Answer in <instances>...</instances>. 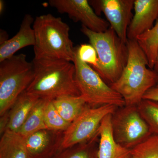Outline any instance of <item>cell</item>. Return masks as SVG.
I'll return each mask as SVG.
<instances>
[{
	"instance_id": "cell-18",
	"label": "cell",
	"mask_w": 158,
	"mask_h": 158,
	"mask_svg": "<svg viewBox=\"0 0 158 158\" xmlns=\"http://www.w3.org/2000/svg\"><path fill=\"white\" fill-rule=\"evenodd\" d=\"M49 100H51L39 99L18 132L27 138L33 133L47 129L44 121V111Z\"/></svg>"
},
{
	"instance_id": "cell-25",
	"label": "cell",
	"mask_w": 158,
	"mask_h": 158,
	"mask_svg": "<svg viewBox=\"0 0 158 158\" xmlns=\"http://www.w3.org/2000/svg\"><path fill=\"white\" fill-rule=\"evenodd\" d=\"M143 99L158 102V88L155 87L150 89L144 94Z\"/></svg>"
},
{
	"instance_id": "cell-3",
	"label": "cell",
	"mask_w": 158,
	"mask_h": 158,
	"mask_svg": "<svg viewBox=\"0 0 158 158\" xmlns=\"http://www.w3.org/2000/svg\"><path fill=\"white\" fill-rule=\"evenodd\" d=\"M34 58L60 59L73 62L75 48L69 36V26L60 17L42 15L34 19Z\"/></svg>"
},
{
	"instance_id": "cell-7",
	"label": "cell",
	"mask_w": 158,
	"mask_h": 158,
	"mask_svg": "<svg viewBox=\"0 0 158 158\" xmlns=\"http://www.w3.org/2000/svg\"><path fill=\"white\" fill-rule=\"evenodd\" d=\"M113 136L123 147L131 150L152 135L137 106H125L111 118Z\"/></svg>"
},
{
	"instance_id": "cell-2",
	"label": "cell",
	"mask_w": 158,
	"mask_h": 158,
	"mask_svg": "<svg viewBox=\"0 0 158 158\" xmlns=\"http://www.w3.org/2000/svg\"><path fill=\"white\" fill-rule=\"evenodd\" d=\"M127 63L116 82L109 85L124 99L125 106H138L144 94L156 87L158 74L148 67L147 57L137 40H128Z\"/></svg>"
},
{
	"instance_id": "cell-4",
	"label": "cell",
	"mask_w": 158,
	"mask_h": 158,
	"mask_svg": "<svg viewBox=\"0 0 158 158\" xmlns=\"http://www.w3.org/2000/svg\"><path fill=\"white\" fill-rule=\"evenodd\" d=\"M81 30L97 53L98 65L93 69L109 85L116 82L127 63V44L122 41L111 27L101 33L94 32L83 26Z\"/></svg>"
},
{
	"instance_id": "cell-22",
	"label": "cell",
	"mask_w": 158,
	"mask_h": 158,
	"mask_svg": "<svg viewBox=\"0 0 158 158\" xmlns=\"http://www.w3.org/2000/svg\"><path fill=\"white\" fill-rule=\"evenodd\" d=\"M44 121L47 129L61 131H65L71 124L60 115L52 100L48 102L44 109Z\"/></svg>"
},
{
	"instance_id": "cell-5",
	"label": "cell",
	"mask_w": 158,
	"mask_h": 158,
	"mask_svg": "<svg viewBox=\"0 0 158 158\" xmlns=\"http://www.w3.org/2000/svg\"><path fill=\"white\" fill-rule=\"evenodd\" d=\"M33 62L24 54L0 62V116L6 114L33 81Z\"/></svg>"
},
{
	"instance_id": "cell-19",
	"label": "cell",
	"mask_w": 158,
	"mask_h": 158,
	"mask_svg": "<svg viewBox=\"0 0 158 158\" xmlns=\"http://www.w3.org/2000/svg\"><path fill=\"white\" fill-rule=\"evenodd\" d=\"M98 131L87 141L63 148L52 158H98Z\"/></svg>"
},
{
	"instance_id": "cell-10",
	"label": "cell",
	"mask_w": 158,
	"mask_h": 158,
	"mask_svg": "<svg viewBox=\"0 0 158 158\" xmlns=\"http://www.w3.org/2000/svg\"><path fill=\"white\" fill-rule=\"evenodd\" d=\"M49 4L59 13L66 14L75 22L94 32H105L110 28L108 22L96 14L87 0H50Z\"/></svg>"
},
{
	"instance_id": "cell-27",
	"label": "cell",
	"mask_w": 158,
	"mask_h": 158,
	"mask_svg": "<svg viewBox=\"0 0 158 158\" xmlns=\"http://www.w3.org/2000/svg\"><path fill=\"white\" fill-rule=\"evenodd\" d=\"M5 9V2L3 0L0 1V14H2L3 13Z\"/></svg>"
},
{
	"instance_id": "cell-17",
	"label": "cell",
	"mask_w": 158,
	"mask_h": 158,
	"mask_svg": "<svg viewBox=\"0 0 158 158\" xmlns=\"http://www.w3.org/2000/svg\"><path fill=\"white\" fill-rule=\"evenodd\" d=\"M53 103L65 121L71 123L87 106L81 96H63L55 99Z\"/></svg>"
},
{
	"instance_id": "cell-13",
	"label": "cell",
	"mask_w": 158,
	"mask_h": 158,
	"mask_svg": "<svg viewBox=\"0 0 158 158\" xmlns=\"http://www.w3.org/2000/svg\"><path fill=\"white\" fill-rule=\"evenodd\" d=\"M34 19L31 15L24 16L19 31L14 36L0 44V62L13 56L21 49L35 43V34L33 25Z\"/></svg>"
},
{
	"instance_id": "cell-12",
	"label": "cell",
	"mask_w": 158,
	"mask_h": 158,
	"mask_svg": "<svg viewBox=\"0 0 158 158\" xmlns=\"http://www.w3.org/2000/svg\"><path fill=\"white\" fill-rule=\"evenodd\" d=\"M134 9L127 30L128 40H136L152 28L158 18V0H135Z\"/></svg>"
},
{
	"instance_id": "cell-6",
	"label": "cell",
	"mask_w": 158,
	"mask_h": 158,
	"mask_svg": "<svg viewBox=\"0 0 158 158\" xmlns=\"http://www.w3.org/2000/svg\"><path fill=\"white\" fill-rule=\"evenodd\" d=\"M73 62L80 96L87 105L91 107L112 105L122 108L125 106L122 97L112 89L90 65L80 60L76 48Z\"/></svg>"
},
{
	"instance_id": "cell-23",
	"label": "cell",
	"mask_w": 158,
	"mask_h": 158,
	"mask_svg": "<svg viewBox=\"0 0 158 158\" xmlns=\"http://www.w3.org/2000/svg\"><path fill=\"white\" fill-rule=\"evenodd\" d=\"M131 151L137 158H158V135L152 134Z\"/></svg>"
},
{
	"instance_id": "cell-1",
	"label": "cell",
	"mask_w": 158,
	"mask_h": 158,
	"mask_svg": "<svg viewBox=\"0 0 158 158\" xmlns=\"http://www.w3.org/2000/svg\"><path fill=\"white\" fill-rule=\"evenodd\" d=\"M34 77L26 90L40 98L53 100L63 96H80L73 62L60 59L33 61Z\"/></svg>"
},
{
	"instance_id": "cell-30",
	"label": "cell",
	"mask_w": 158,
	"mask_h": 158,
	"mask_svg": "<svg viewBox=\"0 0 158 158\" xmlns=\"http://www.w3.org/2000/svg\"><path fill=\"white\" fill-rule=\"evenodd\" d=\"M137 158L135 157L131 156V158Z\"/></svg>"
},
{
	"instance_id": "cell-28",
	"label": "cell",
	"mask_w": 158,
	"mask_h": 158,
	"mask_svg": "<svg viewBox=\"0 0 158 158\" xmlns=\"http://www.w3.org/2000/svg\"><path fill=\"white\" fill-rule=\"evenodd\" d=\"M158 74V51L155 63L153 69Z\"/></svg>"
},
{
	"instance_id": "cell-15",
	"label": "cell",
	"mask_w": 158,
	"mask_h": 158,
	"mask_svg": "<svg viewBox=\"0 0 158 158\" xmlns=\"http://www.w3.org/2000/svg\"><path fill=\"white\" fill-rule=\"evenodd\" d=\"M39 99L26 90L23 92L11 109L1 116V119L6 124V131L19 132Z\"/></svg>"
},
{
	"instance_id": "cell-8",
	"label": "cell",
	"mask_w": 158,
	"mask_h": 158,
	"mask_svg": "<svg viewBox=\"0 0 158 158\" xmlns=\"http://www.w3.org/2000/svg\"><path fill=\"white\" fill-rule=\"evenodd\" d=\"M117 107L105 105L91 107L87 105L65 131L62 148H68L88 141L97 133L103 118L116 112Z\"/></svg>"
},
{
	"instance_id": "cell-24",
	"label": "cell",
	"mask_w": 158,
	"mask_h": 158,
	"mask_svg": "<svg viewBox=\"0 0 158 158\" xmlns=\"http://www.w3.org/2000/svg\"><path fill=\"white\" fill-rule=\"evenodd\" d=\"M79 59L95 69L98 65V57L95 48L90 44H84L76 48Z\"/></svg>"
},
{
	"instance_id": "cell-14",
	"label": "cell",
	"mask_w": 158,
	"mask_h": 158,
	"mask_svg": "<svg viewBox=\"0 0 158 158\" xmlns=\"http://www.w3.org/2000/svg\"><path fill=\"white\" fill-rule=\"evenodd\" d=\"M112 115L106 116L99 127L98 158H130L132 156L131 150L122 146L114 138L111 122Z\"/></svg>"
},
{
	"instance_id": "cell-21",
	"label": "cell",
	"mask_w": 158,
	"mask_h": 158,
	"mask_svg": "<svg viewBox=\"0 0 158 158\" xmlns=\"http://www.w3.org/2000/svg\"><path fill=\"white\" fill-rule=\"evenodd\" d=\"M137 106L152 134L158 135V102L143 99Z\"/></svg>"
},
{
	"instance_id": "cell-9",
	"label": "cell",
	"mask_w": 158,
	"mask_h": 158,
	"mask_svg": "<svg viewBox=\"0 0 158 158\" xmlns=\"http://www.w3.org/2000/svg\"><path fill=\"white\" fill-rule=\"evenodd\" d=\"M96 14L103 12L108 22L123 42L127 44V30L132 19L135 0L89 1Z\"/></svg>"
},
{
	"instance_id": "cell-11",
	"label": "cell",
	"mask_w": 158,
	"mask_h": 158,
	"mask_svg": "<svg viewBox=\"0 0 158 158\" xmlns=\"http://www.w3.org/2000/svg\"><path fill=\"white\" fill-rule=\"evenodd\" d=\"M64 131L44 129L26 138L31 158H52L62 149Z\"/></svg>"
},
{
	"instance_id": "cell-26",
	"label": "cell",
	"mask_w": 158,
	"mask_h": 158,
	"mask_svg": "<svg viewBox=\"0 0 158 158\" xmlns=\"http://www.w3.org/2000/svg\"><path fill=\"white\" fill-rule=\"evenodd\" d=\"M9 39V35L6 31L3 30L0 31V44H2Z\"/></svg>"
},
{
	"instance_id": "cell-29",
	"label": "cell",
	"mask_w": 158,
	"mask_h": 158,
	"mask_svg": "<svg viewBox=\"0 0 158 158\" xmlns=\"http://www.w3.org/2000/svg\"><path fill=\"white\" fill-rule=\"evenodd\" d=\"M156 87L157 88H158V82L157 84L156 85Z\"/></svg>"
},
{
	"instance_id": "cell-20",
	"label": "cell",
	"mask_w": 158,
	"mask_h": 158,
	"mask_svg": "<svg viewBox=\"0 0 158 158\" xmlns=\"http://www.w3.org/2000/svg\"><path fill=\"white\" fill-rule=\"evenodd\" d=\"M136 40L147 57L148 67L153 69L158 51V18L152 28L138 37Z\"/></svg>"
},
{
	"instance_id": "cell-16",
	"label": "cell",
	"mask_w": 158,
	"mask_h": 158,
	"mask_svg": "<svg viewBox=\"0 0 158 158\" xmlns=\"http://www.w3.org/2000/svg\"><path fill=\"white\" fill-rule=\"evenodd\" d=\"M0 158H31L25 137L17 132L5 131L1 135Z\"/></svg>"
}]
</instances>
